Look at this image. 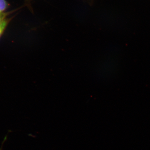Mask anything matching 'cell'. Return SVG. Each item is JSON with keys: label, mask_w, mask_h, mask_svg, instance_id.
I'll return each mask as SVG.
<instances>
[{"label": "cell", "mask_w": 150, "mask_h": 150, "mask_svg": "<svg viewBox=\"0 0 150 150\" xmlns=\"http://www.w3.org/2000/svg\"><path fill=\"white\" fill-rule=\"evenodd\" d=\"M11 19L7 18L6 15L0 21V38L3 35Z\"/></svg>", "instance_id": "cell-1"}, {"label": "cell", "mask_w": 150, "mask_h": 150, "mask_svg": "<svg viewBox=\"0 0 150 150\" xmlns=\"http://www.w3.org/2000/svg\"><path fill=\"white\" fill-rule=\"evenodd\" d=\"M8 4L6 0H0V13H3L8 8Z\"/></svg>", "instance_id": "cell-2"}, {"label": "cell", "mask_w": 150, "mask_h": 150, "mask_svg": "<svg viewBox=\"0 0 150 150\" xmlns=\"http://www.w3.org/2000/svg\"><path fill=\"white\" fill-rule=\"evenodd\" d=\"M6 15V14H5L4 13H0V21H1V20Z\"/></svg>", "instance_id": "cell-3"}, {"label": "cell", "mask_w": 150, "mask_h": 150, "mask_svg": "<svg viewBox=\"0 0 150 150\" xmlns=\"http://www.w3.org/2000/svg\"><path fill=\"white\" fill-rule=\"evenodd\" d=\"M25 1H29L30 0H25Z\"/></svg>", "instance_id": "cell-4"}]
</instances>
